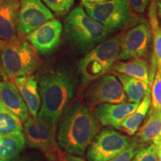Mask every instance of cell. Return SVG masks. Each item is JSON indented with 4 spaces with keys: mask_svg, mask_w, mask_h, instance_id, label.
<instances>
[{
    "mask_svg": "<svg viewBox=\"0 0 161 161\" xmlns=\"http://www.w3.org/2000/svg\"><path fill=\"white\" fill-rule=\"evenodd\" d=\"M148 17L153 41V58L150 72H156V68L158 66L161 67V25L159 22L158 3L156 0H152L151 2Z\"/></svg>",
    "mask_w": 161,
    "mask_h": 161,
    "instance_id": "cell-17",
    "label": "cell"
},
{
    "mask_svg": "<svg viewBox=\"0 0 161 161\" xmlns=\"http://www.w3.org/2000/svg\"><path fill=\"white\" fill-rule=\"evenodd\" d=\"M138 151V146L136 142H132L130 146L122 154L109 161H131ZM67 160L68 161H85L77 156L70 155V154L67 155Z\"/></svg>",
    "mask_w": 161,
    "mask_h": 161,
    "instance_id": "cell-26",
    "label": "cell"
},
{
    "mask_svg": "<svg viewBox=\"0 0 161 161\" xmlns=\"http://www.w3.org/2000/svg\"><path fill=\"white\" fill-rule=\"evenodd\" d=\"M131 161H159L154 145L138 151Z\"/></svg>",
    "mask_w": 161,
    "mask_h": 161,
    "instance_id": "cell-27",
    "label": "cell"
},
{
    "mask_svg": "<svg viewBox=\"0 0 161 161\" xmlns=\"http://www.w3.org/2000/svg\"><path fill=\"white\" fill-rule=\"evenodd\" d=\"M154 145H156V146H158L160 148H161V141H160V142H154Z\"/></svg>",
    "mask_w": 161,
    "mask_h": 161,
    "instance_id": "cell-32",
    "label": "cell"
},
{
    "mask_svg": "<svg viewBox=\"0 0 161 161\" xmlns=\"http://www.w3.org/2000/svg\"><path fill=\"white\" fill-rule=\"evenodd\" d=\"M52 19L54 14L41 0H20L17 32L28 35Z\"/></svg>",
    "mask_w": 161,
    "mask_h": 161,
    "instance_id": "cell-11",
    "label": "cell"
},
{
    "mask_svg": "<svg viewBox=\"0 0 161 161\" xmlns=\"http://www.w3.org/2000/svg\"><path fill=\"white\" fill-rule=\"evenodd\" d=\"M151 0H127L130 8L139 14H143Z\"/></svg>",
    "mask_w": 161,
    "mask_h": 161,
    "instance_id": "cell-28",
    "label": "cell"
},
{
    "mask_svg": "<svg viewBox=\"0 0 161 161\" xmlns=\"http://www.w3.org/2000/svg\"><path fill=\"white\" fill-rule=\"evenodd\" d=\"M83 5L86 13L110 34L124 29L134 20L127 0L84 3Z\"/></svg>",
    "mask_w": 161,
    "mask_h": 161,
    "instance_id": "cell-6",
    "label": "cell"
},
{
    "mask_svg": "<svg viewBox=\"0 0 161 161\" xmlns=\"http://www.w3.org/2000/svg\"><path fill=\"white\" fill-rule=\"evenodd\" d=\"M65 36L80 52L87 51L108 39L109 31L86 13L83 7L74 8L64 20Z\"/></svg>",
    "mask_w": 161,
    "mask_h": 161,
    "instance_id": "cell-3",
    "label": "cell"
},
{
    "mask_svg": "<svg viewBox=\"0 0 161 161\" xmlns=\"http://www.w3.org/2000/svg\"><path fill=\"white\" fill-rule=\"evenodd\" d=\"M116 76L122 84L129 103H140L151 88L148 84L130 76L116 72Z\"/></svg>",
    "mask_w": 161,
    "mask_h": 161,
    "instance_id": "cell-21",
    "label": "cell"
},
{
    "mask_svg": "<svg viewBox=\"0 0 161 161\" xmlns=\"http://www.w3.org/2000/svg\"><path fill=\"white\" fill-rule=\"evenodd\" d=\"M152 97V108L154 109L161 110V67L158 66L151 89Z\"/></svg>",
    "mask_w": 161,
    "mask_h": 161,
    "instance_id": "cell-25",
    "label": "cell"
},
{
    "mask_svg": "<svg viewBox=\"0 0 161 161\" xmlns=\"http://www.w3.org/2000/svg\"><path fill=\"white\" fill-rule=\"evenodd\" d=\"M11 80L25 101L30 115L33 117H37L41 99L38 88V82L36 78L31 75L12 78Z\"/></svg>",
    "mask_w": 161,
    "mask_h": 161,
    "instance_id": "cell-16",
    "label": "cell"
},
{
    "mask_svg": "<svg viewBox=\"0 0 161 161\" xmlns=\"http://www.w3.org/2000/svg\"><path fill=\"white\" fill-rule=\"evenodd\" d=\"M22 161H25V160H22Z\"/></svg>",
    "mask_w": 161,
    "mask_h": 161,
    "instance_id": "cell-34",
    "label": "cell"
},
{
    "mask_svg": "<svg viewBox=\"0 0 161 161\" xmlns=\"http://www.w3.org/2000/svg\"><path fill=\"white\" fill-rule=\"evenodd\" d=\"M5 42L3 40H0V80H6L5 74H4L3 67V61H2V53H3V49Z\"/></svg>",
    "mask_w": 161,
    "mask_h": 161,
    "instance_id": "cell-29",
    "label": "cell"
},
{
    "mask_svg": "<svg viewBox=\"0 0 161 161\" xmlns=\"http://www.w3.org/2000/svg\"><path fill=\"white\" fill-rule=\"evenodd\" d=\"M158 16L161 18V4L160 5H158Z\"/></svg>",
    "mask_w": 161,
    "mask_h": 161,
    "instance_id": "cell-31",
    "label": "cell"
},
{
    "mask_svg": "<svg viewBox=\"0 0 161 161\" xmlns=\"http://www.w3.org/2000/svg\"><path fill=\"white\" fill-rule=\"evenodd\" d=\"M156 1H157V3H158V5H160L161 0H156Z\"/></svg>",
    "mask_w": 161,
    "mask_h": 161,
    "instance_id": "cell-33",
    "label": "cell"
},
{
    "mask_svg": "<svg viewBox=\"0 0 161 161\" xmlns=\"http://www.w3.org/2000/svg\"><path fill=\"white\" fill-rule=\"evenodd\" d=\"M25 144L23 132L0 137V161H15Z\"/></svg>",
    "mask_w": 161,
    "mask_h": 161,
    "instance_id": "cell-20",
    "label": "cell"
},
{
    "mask_svg": "<svg viewBox=\"0 0 161 161\" xmlns=\"http://www.w3.org/2000/svg\"><path fill=\"white\" fill-rule=\"evenodd\" d=\"M84 102L94 108L101 104H123L127 96L117 77L107 75L96 80L89 86L84 93Z\"/></svg>",
    "mask_w": 161,
    "mask_h": 161,
    "instance_id": "cell-8",
    "label": "cell"
},
{
    "mask_svg": "<svg viewBox=\"0 0 161 161\" xmlns=\"http://www.w3.org/2000/svg\"><path fill=\"white\" fill-rule=\"evenodd\" d=\"M20 0H0V40L11 41L17 38Z\"/></svg>",
    "mask_w": 161,
    "mask_h": 161,
    "instance_id": "cell-14",
    "label": "cell"
},
{
    "mask_svg": "<svg viewBox=\"0 0 161 161\" xmlns=\"http://www.w3.org/2000/svg\"><path fill=\"white\" fill-rule=\"evenodd\" d=\"M127 136L113 129L104 128L96 134L88 147V161H109L118 157L131 144Z\"/></svg>",
    "mask_w": 161,
    "mask_h": 161,
    "instance_id": "cell-7",
    "label": "cell"
},
{
    "mask_svg": "<svg viewBox=\"0 0 161 161\" xmlns=\"http://www.w3.org/2000/svg\"><path fill=\"white\" fill-rule=\"evenodd\" d=\"M122 35H117L92 49L78 64L80 84L84 87L104 76L118 59Z\"/></svg>",
    "mask_w": 161,
    "mask_h": 161,
    "instance_id": "cell-4",
    "label": "cell"
},
{
    "mask_svg": "<svg viewBox=\"0 0 161 161\" xmlns=\"http://www.w3.org/2000/svg\"><path fill=\"white\" fill-rule=\"evenodd\" d=\"M62 31L61 23L57 19H52L29 33L26 36V39L37 53L48 55L59 45Z\"/></svg>",
    "mask_w": 161,
    "mask_h": 161,
    "instance_id": "cell-12",
    "label": "cell"
},
{
    "mask_svg": "<svg viewBox=\"0 0 161 161\" xmlns=\"http://www.w3.org/2000/svg\"><path fill=\"white\" fill-rule=\"evenodd\" d=\"M35 51L29 42L17 37L5 43L2 61L6 80L31 75L37 69L38 59Z\"/></svg>",
    "mask_w": 161,
    "mask_h": 161,
    "instance_id": "cell-5",
    "label": "cell"
},
{
    "mask_svg": "<svg viewBox=\"0 0 161 161\" xmlns=\"http://www.w3.org/2000/svg\"><path fill=\"white\" fill-rule=\"evenodd\" d=\"M50 11L57 16L61 17L66 14L73 5L75 0H43Z\"/></svg>",
    "mask_w": 161,
    "mask_h": 161,
    "instance_id": "cell-24",
    "label": "cell"
},
{
    "mask_svg": "<svg viewBox=\"0 0 161 161\" xmlns=\"http://www.w3.org/2000/svg\"><path fill=\"white\" fill-rule=\"evenodd\" d=\"M108 1V0H81L82 3H102V2Z\"/></svg>",
    "mask_w": 161,
    "mask_h": 161,
    "instance_id": "cell-30",
    "label": "cell"
},
{
    "mask_svg": "<svg viewBox=\"0 0 161 161\" xmlns=\"http://www.w3.org/2000/svg\"><path fill=\"white\" fill-rule=\"evenodd\" d=\"M136 137L144 142L161 141V110L151 108L148 118L138 129Z\"/></svg>",
    "mask_w": 161,
    "mask_h": 161,
    "instance_id": "cell-18",
    "label": "cell"
},
{
    "mask_svg": "<svg viewBox=\"0 0 161 161\" xmlns=\"http://www.w3.org/2000/svg\"><path fill=\"white\" fill-rule=\"evenodd\" d=\"M99 130L100 122L91 107L76 102L60 118L58 143L68 154L82 157Z\"/></svg>",
    "mask_w": 161,
    "mask_h": 161,
    "instance_id": "cell-1",
    "label": "cell"
},
{
    "mask_svg": "<svg viewBox=\"0 0 161 161\" xmlns=\"http://www.w3.org/2000/svg\"><path fill=\"white\" fill-rule=\"evenodd\" d=\"M55 128L47 121L37 116H30L24 122L23 134L26 143L31 148L46 153L56 149Z\"/></svg>",
    "mask_w": 161,
    "mask_h": 161,
    "instance_id": "cell-10",
    "label": "cell"
},
{
    "mask_svg": "<svg viewBox=\"0 0 161 161\" xmlns=\"http://www.w3.org/2000/svg\"><path fill=\"white\" fill-rule=\"evenodd\" d=\"M116 72L130 76L149 85V70L146 60L140 58H132L125 62H117L112 66Z\"/></svg>",
    "mask_w": 161,
    "mask_h": 161,
    "instance_id": "cell-19",
    "label": "cell"
},
{
    "mask_svg": "<svg viewBox=\"0 0 161 161\" xmlns=\"http://www.w3.org/2000/svg\"><path fill=\"white\" fill-rule=\"evenodd\" d=\"M0 102L24 122L29 117V111L17 87L12 81L0 80Z\"/></svg>",
    "mask_w": 161,
    "mask_h": 161,
    "instance_id": "cell-15",
    "label": "cell"
},
{
    "mask_svg": "<svg viewBox=\"0 0 161 161\" xmlns=\"http://www.w3.org/2000/svg\"><path fill=\"white\" fill-rule=\"evenodd\" d=\"M23 131V122L0 102V137Z\"/></svg>",
    "mask_w": 161,
    "mask_h": 161,
    "instance_id": "cell-23",
    "label": "cell"
},
{
    "mask_svg": "<svg viewBox=\"0 0 161 161\" xmlns=\"http://www.w3.org/2000/svg\"><path fill=\"white\" fill-rule=\"evenodd\" d=\"M152 40L149 23L142 22L122 36L118 60H127L146 55Z\"/></svg>",
    "mask_w": 161,
    "mask_h": 161,
    "instance_id": "cell-9",
    "label": "cell"
},
{
    "mask_svg": "<svg viewBox=\"0 0 161 161\" xmlns=\"http://www.w3.org/2000/svg\"><path fill=\"white\" fill-rule=\"evenodd\" d=\"M140 103L101 104L96 106L94 112L103 125H109L120 129L121 125L127 117L135 111Z\"/></svg>",
    "mask_w": 161,
    "mask_h": 161,
    "instance_id": "cell-13",
    "label": "cell"
},
{
    "mask_svg": "<svg viewBox=\"0 0 161 161\" xmlns=\"http://www.w3.org/2000/svg\"><path fill=\"white\" fill-rule=\"evenodd\" d=\"M151 104H152V97H151V90H149L141 101L135 111L123 121L121 125L120 129L123 130L130 136L135 134L142 122H143V119L149 110Z\"/></svg>",
    "mask_w": 161,
    "mask_h": 161,
    "instance_id": "cell-22",
    "label": "cell"
},
{
    "mask_svg": "<svg viewBox=\"0 0 161 161\" xmlns=\"http://www.w3.org/2000/svg\"><path fill=\"white\" fill-rule=\"evenodd\" d=\"M77 79L66 71L42 74L38 80L41 108L37 116L56 126L73 97Z\"/></svg>",
    "mask_w": 161,
    "mask_h": 161,
    "instance_id": "cell-2",
    "label": "cell"
}]
</instances>
